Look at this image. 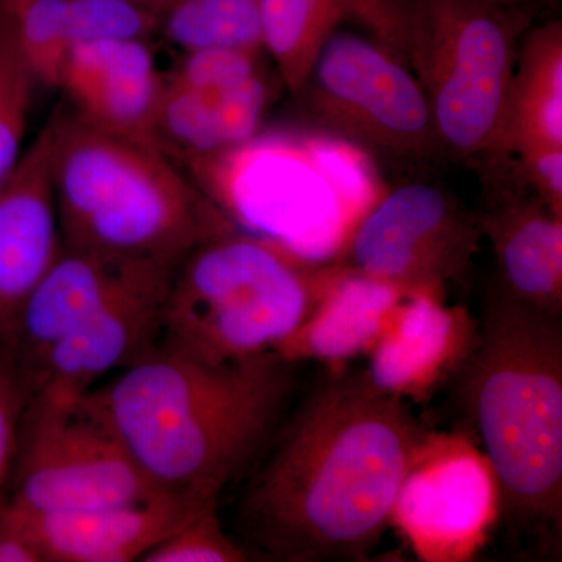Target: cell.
I'll return each mask as SVG.
<instances>
[{
  "label": "cell",
  "instance_id": "cell-19",
  "mask_svg": "<svg viewBox=\"0 0 562 562\" xmlns=\"http://www.w3.org/2000/svg\"><path fill=\"white\" fill-rule=\"evenodd\" d=\"M402 297L394 288L346 268L327 273L312 313L273 351L290 362L349 360L375 346Z\"/></svg>",
  "mask_w": 562,
  "mask_h": 562
},
{
  "label": "cell",
  "instance_id": "cell-26",
  "mask_svg": "<svg viewBox=\"0 0 562 562\" xmlns=\"http://www.w3.org/2000/svg\"><path fill=\"white\" fill-rule=\"evenodd\" d=\"M217 502L205 503L149 550L143 562H243L249 553L222 527Z\"/></svg>",
  "mask_w": 562,
  "mask_h": 562
},
{
  "label": "cell",
  "instance_id": "cell-6",
  "mask_svg": "<svg viewBox=\"0 0 562 562\" xmlns=\"http://www.w3.org/2000/svg\"><path fill=\"white\" fill-rule=\"evenodd\" d=\"M325 276L280 243L216 233L173 271L158 347L213 366L273 351L312 313Z\"/></svg>",
  "mask_w": 562,
  "mask_h": 562
},
{
  "label": "cell",
  "instance_id": "cell-24",
  "mask_svg": "<svg viewBox=\"0 0 562 562\" xmlns=\"http://www.w3.org/2000/svg\"><path fill=\"white\" fill-rule=\"evenodd\" d=\"M35 83V77L18 46L3 0L0 16V184L20 160Z\"/></svg>",
  "mask_w": 562,
  "mask_h": 562
},
{
  "label": "cell",
  "instance_id": "cell-31",
  "mask_svg": "<svg viewBox=\"0 0 562 562\" xmlns=\"http://www.w3.org/2000/svg\"><path fill=\"white\" fill-rule=\"evenodd\" d=\"M498 5L505 7V9H509L513 11H517V13L527 14L530 16L531 10L538 9V7H543L546 3L552 2V0H494Z\"/></svg>",
  "mask_w": 562,
  "mask_h": 562
},
{
  "label": "cell",
  "instance_id": "cell-28",
  "mask_svg": "<svg viewBox=\"0 0 562 562\" xmlns=\"http://www.w3.org/2000/svg\"><path fill=\"white\" fill-rule=\"evenodd\" d=\"M27 401V391L16 369L0 351V506L7 502L5 487L13 471L22 414Z\"/></svg>",
  "mask_w": 562,
  "mask_h": 562
},
{
  "label": "cell",
  "instance_id": "cell-5",
  "mask_svg": "<svg viewBox=\"0 0 562 562\" xmlns=\"http://www.w3.org/2000/svg\"><path fill=\"white\" fill-rule=\"evenodd\" d=\"M347 21L412 70L443 155L469 166L501 155L530 16L494 0H347Z\"/></svg>",
  "mask_w": 562,
  "mask_h": 562
},
{
  "label": "cell",
  "instance_id": "cell-12",
  "mask_svg": "<svg viewBox=\"0 0 562 562\" xmlns=\"http://www.w3.org/2000/svg\"><path fill=\"white\" fill-rule=\"evenodd\" d=\"M176 269L150 273L54 344L27 384L32 395H81L158 346L162 303Z\"/></svg>",
  "mask_w": 562,
  "mask_h": 562
},
{
  "label": "cell",
  "instance_id": "cell-17",
  "mask_svg": "<svg viewBox=\"0 0 562 562\" xmlns=\"http://www.w3.org/2000/svg\"><path fill=\"white\" fill-rule=\"evenodd\" d=\"M269 102L258 74L227 88H184L162 79L154 146L169 158L203 160L249 143Z\"/></svg>",
  "mask_w": 562,
  "mask_h": 562
},
{
  "label": "cell",
  "instance_id": "cell-18",
  "mask_svg": "<svg viewBox=\"0 0 562 562\" xmlns=\"http://www.w3.org/2000/svg\"><path fill=\"white\" fill-rule=\"evenodd\" d=\"M402 299L371 349L366 373L382 390L406 397L430 387L464 349L471 333L468 321L446 308L441 299L425 294Z\"/></svg>",
  "mask_w": 562,
  "mask_h": 562
},
{
  "label": "cell",
  "instance_id": "cell-8",
  "mask_svg": "<svg viewBox=\"0 0 562 562\" xmlns=\"http://www.w3.org/2000/svg\"><path fill=\"white\" fill-rule=\"evenodd\" d=\"M295 98L316 127L369 154L412 161L443 155L412 70L369 36L333 33Z\"/></svg>",
  "mask_w": 562,
  "mask_h": 562
},
{
  "label": "cell",
  "instance_id": "cell-21",
  "mask_svg": "<svg viewBox=\"0 0 562 562\" xmlns=\"http://www.w3.org/2000/svg\"><path fill=\"white\" fill-rule=\"evenodd\" d=\"M262 46L297 95L324 44L347 21V0H260Z\"/></svg>",
  "mask_w": 562,
  "mask_h": 562
},
{
  "label": "cell",
  "instance_id": "cell-11",
  "mask_svg": "<svg viewBox=\"0 0 562 562\" xmlns=\"http://www.w3.org/2000/svg\"><path fill=\"white\" fill-rule=\"evenodd\" d=\"M50 117L0 184V351L9 358L25 302L61 249Z\"/></svg>",
  "mask_w": 562,
  "mask_h": 562
},
{
  "label": "cell",
  "instance_id": "cell-33",
  "mask_svg": "<svg viewBox=\"0 0 562 562\" xmlns=\"http://www.w3.org/2000/svg\"><path fill=\"white\" fill-rule=\"evenodd\" d=\"M3 11V0H0V16H2Z\"/></svg>",
  "mask_w": 562,
  "mask_h": 562
},
{
  "label": "cell",
  "instance_id": "cell-32",
  "mask_svg": "<svg viewBox=\"0 0 562 562\" xmlns=\"http://www.w3.org/2000/svg\"><path fill=\"white\" fill-rule=\"evenodd\" d=\"M140 2L146 3L147 7H150L151 10L157 11V13L162 16V13H165L176 0H140Z\"/></svg>",
  "mask_w": 562,
  "mask_h": 562
},
{
  "label": "cell",
  "instance_id": "cell-23",
  "mask_svg": "<svg viewBox=\"0 0 562 562\" xmlns=\"http://www.w3.org/2000/svg\"><path fill=\"white\" fill-rule=\"evenodd\" d=\"M11 27L36 83L58 88L68 54V0H5Z\"/></svg>",
  "mask_w": 562,
  "mask_h": 562
},
{
  "label": "cell",
  "instance_id": "cell-4",
  "mask_svg": "<svg viewBox=\"0 0 562 562\" xmlns=\"http://www.w3.org/2000/svg\"><path fill=\"white\" fill-rule=\"evenodd\" d=\"M52 176L61 244L70 249L177 268L231 228L165 151L72 113H58Z\"/></svg>",
  "mask_w": 562,
  "mask_h": 562
},
{
  "label": "cell",
  "instance_id": "cell-16",
  "mask_svg": "<svg viewBox=\"0 0 562 562\" xmlns=\"http://www.w3.org/2000/svg\"><path fill=\"white\" fill-rule=\"evenodd\" d=\"M494 479L480 458L430 443L403 484L394 517L417 546H454L482 530Z\"/></svg>",
  "mask_w": 562,
  "mask_h": 562
},
{
  "label": "cell",
  "instance_id": "cell-30",
  "mask_svg": "<svg viewBox=\"0 0 562 562\" xmlns=\"http://www.w3.org/2000/svg\"><path fill=\"white\" fill-rule=\"evenodd\" d=\"M0 562H44L38 546L7 502L0 506Z\"/></svg>",
  "mask_w": 562,
  "mask_h": 562
},
{
  "label": "cell",
  "instance_id": "cell-10",
  "mask_svg": "<svg viewBox=\"0 0 562 562\" xmlns=\"http://www.w3.org/2000/svg\"><path fill=\"white\" fill-rule=\"evenodd\" d=\"M482 183V235L494 249V288L513 301L562 316V216L531 190L509 157L472 165Z\"/></svg>",
  "mask_w": 562,
  "mask_h": 562
},
{
  "label": "cell",
  "instance_id": "cell-22",
  "mask_svg": "<svg viewBox=\"0 0 562 562\" xmlns=\"http://www.w3.org/2000/svg\"><path fill=\"white\" fill-rule=\"evenodd\" d=\"M158 32L184 54L265 49L260 0H176L162 13Z\"/></svg>",
  "mask_w": 562,
  "mask_h": 562
},
{
  "label": "cell",
  "instance_id": "cell-29",
  "mask_svg": "<svg viewBox=\"0 0 562 562\" xmlns=\"http://www.w3.org/2000/svg\"><path fill=\"white\" fill-rule=\"evenodd\" d=\"M512 157L531 190L562 216V147L527 149Z\"/></svg>",
  "mask_w": 562,
  "mask_h": 562
},
{
  "label": "cell",
  "instance_id": "cell-13",
  "mask_svg": "<svg viewBox=\"0 0 562 562\" xmlns=\"http://www.w3.org/2000/svg\"><path fill=\"white\" fill-rule=\"evenodd\" d=\"M172 266L117 260L63 246L22 310L9 360L25 391L54 344L122 291ZM29 395V394H27Z\"/></svg>",
  "mask_w": 562,
  "mask_h": 562
},
{
  "label": "cell",
  "instance_id": "cell-14",
  "mask_svg": "<svg viewBox=\"0 0 562 562\" xmlns=\"http://www.w3.org/2000/svg\"><path fill=\"white\" fill-rule=\"evenodd\" d=\"M58 88L69 99L74 116L154 146L162 77L147 41L74 44L63 61Z\"/></svg>",
  "mask_w": 562,
  "mask_h": 562
},
{
  "label": "cell",
  "instance_id": "cell-25",
  "mask_svg": "<svg viewBox=\"0 0 562 562\" xmlns=\"http://www.w3.org/2000/svg\"><path fill=\"white\" fill-rule=\"evenodd\" d=\"M161 16L140 0H68L70 46L92 41H147Z\"/></svg>",
  "mask_w": 562,
  "mask_h": 562
},
{
  "label": "cell",
  "instance_id": "cell-20",
  "mask_svg": "<svg viewBox=\"0 0 562 562\" xmlns=\"http://www.w3.org/2000/svg\"><path fill=\"white\" fill-rule=\"evenodd\" d=\"M539 147H562L561 21L547 22L520 40L498 157Z\"/></svg>",
  "mask_w": 562,
  "mask_h": 562
},
{
  "label": "cell",
  "instance_id": "cell-7",
  "mask_svg": "<svg viewBox=\"0 0 562 562\" xmlns=\"http://www.w3.org/2000/svg\"><path fill=\"white\" fill-rule=\"evenodd\" d=\"M27 406L9 505L29 513L76 512L162 494L87 394L32 395Z\"/></svg>",
  "mask_w": 562,
  "mask_h": 562
},
{
  "label": "cell",
  "instance_id": "cell-2",
  "mask_svg": "<svg viewBox=\"0 0 562 562\" xmlns=\"http://www.w3.org/2000/svg\"><path fill=\"white\" fill-rule=\"evenodd\" d=\"M291 364L268 351L213 366L157 346L85 394L158 491L220 502L277 431Z\"/></svg>",
  "mask_w": 562,
  "mask_h": 562
},
{
  "label": "cell",
  "instance_id": "cell-1",
  "mask_svg": "<svg viewBox=\"0 0 562 562\" xmlns=\"http://www.w3.org/2000/svg\"><path fill=\"white\" fill-rule=\"evenodd\" d=\"M269 441L239 505L243 532L273 560L321 562L368 560L431 438L360 372L317 387Z\"/></svg>",
  "mask_w": 562,
  "mask_h": 562
},
{
  "label": "cell",
  "instance_id": "cell-27",
  "mask_svg": "<svg viewBox=\"0 0 562 562\" xmlns=\"http://www.w3.org/2000/svg\"><path fill=\"white\" fill-rule=\"evenodd\" d=\"M258 52L209 49L187 52L168 81L184 88H227L258 74Z\"/></svg>",
  "mask_w": 562,
  "mask_h": 562
},
{
  "label": "cell",
  "instance_id": "cell-3",
  "mask_svg": "<svg viewBox=\"0 0 562 562\" xmlns=\"http://www.w3.org/2000/svg\"><path fill=\"white\" fill-rule=\"evenodd\" d=\"M462 398L509 527L538 552L560 554L562 316L492 288Z\"/></svg>",
  "mask_w": 562,
  "mask_h": 562
},
{
  "label": "cell",
  "instance_id": "cell-15",
  "mask_svg": "<svg viewBox=\"0 0 562 562\" xmlns=\"http://www.w3.org/2000/svg\"><path fill=\"white\" fill-rule=\"evenodd\" d=\"M209 502L161 494L143 502L60 513L14 508L44 562H132L168 538ZM220 503V502H217Z\"/></svg>",
  "mask_w": 562,
  "mask_h": 562
},
{
  "label": "cell",
  "instance_id": "cell-9",
  "mask_svg": "<svg viewBox=\"0 0 562 562\" xmlns=\"http://www.w3.org/2000/svg\"><path fill=\"white\" fill-rule=\"evenodd\" d=\"M483 238L479 216L449 191L403 184L369 211L351 236L346 269L403 295L441 299L468 276Z\"/></svg>",
  "mask_w": 562,
  "mask_h": 562
}]
</instances>
